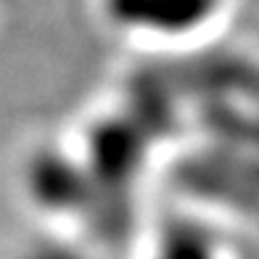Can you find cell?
<instances>
[{
    "label": "cell",
    "instance_id": "3",
    "mask_svg": "<svg viewBox=\"0 0 259 259\" xmlns=\"http://www.w3.org/2000/svg\"><path fill=\"white\" fill-rule=\"evenodd\" d=\"M27 259H82V256L74 254L72 249H34L32 254H27Z\"/></svg>",
    "mask_w": 259,
    "mask_h": 259
},
{
    "label": "cell",
    "instance_id": "1",
    "mask_svg": "<svg viewBox=\"0 0 259 259\" xmlns=\"http://www.w3.org/2000/svg\"><path fill=\"white\" fill-rule=\"evenodd\" d=\"M225 8V0H103L114 27L148 40H185L204 32Z\"/></svg>",
    "mask_w": 259,
    "mask_h": 259
},
{
    "label": "cell",
    "instance_id": "2",
    "mask_svg": "<svg viewBox=\"0 0 259 259\" xmlns=\"http://www.w3.org/2000/svg\"><path fill=\"white\" fill-rule=\"evenodd\" d=\"M143 259H228L222 246L198 225H175L148 246Z\"/></svg>",
    "mask_w": 259,
    "mask_h": 259
}]
</instances>
